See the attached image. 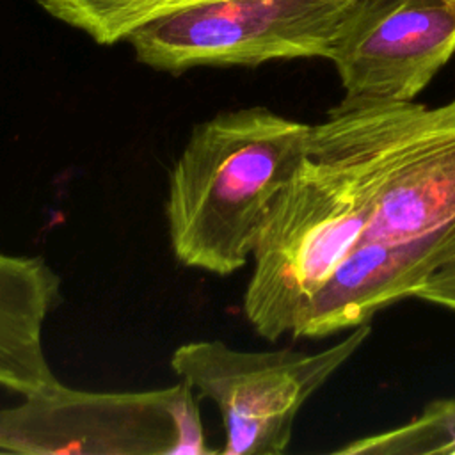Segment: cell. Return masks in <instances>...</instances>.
Segmentation results:
<instances>
[{
    "label": "cell",
    "mask_w": 455,
    "mask_h": 455,
    "mask_svg": "<svg viewBox=\"0 0 455 455\" xmlns=\"http://www.w3.org/2000/svg\"><path fill=\"white\" fill-rule=\"evenodd\" d=\"M412 299L432 302L455 311V261L441 267Z\"/></svg>",
    "instance_id": "cell-12"
},
{
    "label": "cell",
    "mask_w": 455,
    "mask_h": 455,
    "mask_svg": "<svg viewBox=\"0 0 455 455\" xmlns=\"http://www.w3.org/2000/svg\"><path fill=\"white\" fill-rule=\"evenodd\" d=\"M343 455L455 453V398L430 402L411 421L350 441L334 450Z\"/></svg>",
    "instance_id": "cell-11"
},
{
    "label": "cell",
    "mask_w": 455,
    "mask_h": 455,
    "mask_svg": "<svg viewBox=\"0 0 455 455\" xmlns=\"http://www.w3.org/2000/svg\"><path fill=\"white\" fill-rule=\"evenodd\" d=\"M370 322L320 352L279 348L249 352L220 339L180 345L171 355L187 382L220 412L226 455H281L288 450L302 405L363 347Z\"/></svg>",
    "instance_id": "cell-5"
},
{
    "label": "cell",
    "mask_w": 455,
    "mask_h": 455,
    "mask_svg": "<svg viewBox=\"0 0 455 455\" xmlns=\"http://www.w3.org/2000/svg\"><path fill=\"white\" fill-rule=\"evenodd\" d=\"M455 261V235L407 243L357 242L311 295L291 329L293 338H325L352 331L414 293Z\"/></svg>",
    "instance_id": "cell-8"
},
{
    "label": "cell",
    "mask_w": 455,
    "mask_h": 455,
    "mask_svg": "<svg viewBox=\"0 0 455 455\" xmlns=\"http://www.w3.org/2000/svg\"><path fill=\"white\" fill-rule=\"evenodd\" d=\"M0 409V451L23 455H206L201 395L187 382L87 391L62 382Z\"/></svg>",
    "instance_id": "cell-4"
},
{
    "label": "cell",
    "mask_w": 455,
    "mask_h": 455,
    "mask_svg": "<svg viewBox=\"0 0 455 455\" xmlns=\"http://www.w3.org/2000/svg\"><path fill=\"white\" fill-rule=\"evenodd\" d=\"M60 277L41 258L0 251V387L28 396L57 386L43 345Z\"/></svg>",
    "instance_id": "cell-9"
},
{
    "label": "cell",
    "mask_w": 455,
    "mask_h": 455,
    "mask_svg": "<svg viewBox=\"0 0 455 455\" xmlns=\"http://www.w3.org/2000/svg\"><path fill=\"white\" fill-rule=\"evenodd\" d=\"M307 146L348 176L368 213L361 240L455 235V100L336 105L311 124Z\"/></svg>",
    "instance_id": "cell-2"
},
{
    "label": "cell",
    "mask_w": 455,
    "mask_h": 455,
    "mask_svg": "<svg viewBox=\"0 0 455 455\" xmlns=\"http://www.w3.org/2000/svg\"><path fill=\"white\" fill-rule=\"evenodd\" d=\"M453 53L455 0H359L329 57L338 105L414 101Z\"/></svg>",
    "instance_id": "cell-7"
},
{
    "label": "cell",
    "mask_w": 455,
    "mask_h": 455,
    "mask_svg": "<svg viewBox=\"0 0 455 455\" xmlns=\"http://www.w3.org/2000/svg\"><path fill=\"white\" fill-rule=\"evenodd\" d=\"M359 0H212L151 20L128 36L135 59L180 75L192 68L329 59Z\"/></svg>",
    "instance_id": "cell-6"
},
{
    "label": "cell",
    "mask_w": 455,
    "mask_h": 455,
    "mask_svg": "<svg viewBox=\"0 0 455 455\" xmlns=\"http://www.w3.org/2000/svg\"><path fill=\"white\" fill-rule=\"evenodd\" d=\"M366 222L345 171L307 146L272 201L251 256L243 315L261 338L275 341L291 332L306 302L361 240Z\"/></svg>",
    "instance_id": "cell-3"
},
{
    "label": "cell",
    "mask_w": 455,
    "mask_h": 455,
    "mask_svg": "<svg viewBox=\"0 0 455 455\" xmlns=\"http://www.w3.org/2000/svg\"><path fill=\"white\" fill-rule=\"evenodd\" d=\"M55 20L82 30L98 44L126 41L140 25L212 0H32Z\"/></svg>",
    "instance_id": "cell-10"
},
{
    "label": "cell",
    "mask_w": 455,
    "mask_h": 455,
    "mask_svg": "<svg viewBox=\"0 0 455 455\" xmlns=\"http://www.w3.org/2000/svg\"><path fill=\"white\" fill-rule=\"evenodd\" d=\"M309 130L259 105L197 123L169 169L174 258L220 277L243 268L272 201L306 153Z\"/></svg>",
    "instance_id": "cell-1"
}]
</instances>
